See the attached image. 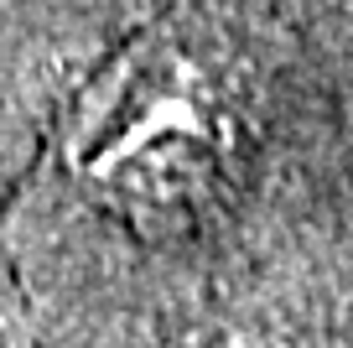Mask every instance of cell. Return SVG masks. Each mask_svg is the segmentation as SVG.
I'll return each instance as SVG.
<instances>
[{"label": "cell", "mask_w": 353, "mask_h": 348, "mask_svg": "<svg viewBox=\"0 0 353 348\" xmlns=\"http://www.w3.org/2000/svg\"><path fill=\"white\" fill-rule=\"evenodd\" d=\"M219 348H281V343H260V338H229V343H219Z\"/></svg>", "instance_id": "cell-2"}, {"label": "cell", "mask_w": 353, "mask_h": 348, "mask_svg": "<svg viewBox=\"0 0 353 348\" xmlns=\"http://www.w3.org/2000/svg\"><path fill=\"white\" fill-rule=\"evenodd\" d=\"M213 146V104L203 78L176 57L141 63L104 109L88 172L125 177V172H156V162L192 166Z\"/></svg>", "instance_id": "cell-1"}]
</instances>
